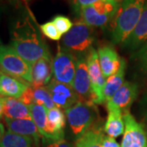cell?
<instances>
[{"label":"cell","instance_id":"484cf974","mask_svg":"<svg viewBox=\"0 0 147 147\" xmlns=\"http://www.w3.org/2000/svg\"><path fill=\"white\" fill-rule=\"evenodd\" d=\"M54 23L55 26L57 27L58 31L61 34H67L73 27V22L67 16H62V15H57L56 16L52 21Z\"/></svg>","mask_w":147,"mask_h":147},{"label":"cell","instance_id":"d590c367","mask_svg":"<svg viewBox=\"0 0 147 147\" xmlns=\"http://www.w3.org/2000/svg\"><path fill=\"white\" fill-rule=\"evenodd\" d=\"M11 1H13V2H16V0H11Z\"/></svg>","mask_w":147,"mask_h":147},{"label":"cell","instance_id":"44dd1931","mask_svg":"<svg viewBox=\"0 0 147 147\" xmlns=\"http://www.w3.org/2000/svg\"><path fill=\"white\" fill-rule=\"evenodd\" d=\"M126 70V61L122 58V64L119 71L114 75L106 79L104 88V97L106 102H108L114 96L115 92L124 84V75Z\"/></svg>","mask_w":147,"mask_h":147},{"label":"cell","instance_id":"6da1fadb","mask_svg":"<svg viewBox=\"0 0 147 147\" xmlns=\"http://www.w3.org/2000/svg\"><path fill=\"white\" fill-rule=\"evenodd\" d=\"M31 13L26 11L12 21L10 26V46L28 63L41 58H52Z\"/></svg>","mask_w":147,"mask_h":147},{"label":"cell","instance_id":"30bf717a","mask_svg":"<svg viewBox=\"0 0 147 147\" xmlns=\"http://www.w3.org/2000/svg\"><path fill=\"white\" fill-rule=\"evenodd\" d=\"M125 130L120 147H147V132L130 113L123 115Z\"/></svg>","mask_w":147,"mask_h":147},{"label":"cell","instance_id":"e0dca14e","mask_svg":"<svg viewBox=\"0 0 147 147\" xmlns=\"http://www.w3.org/2000/svg\"><path fill=\"white\" fill-rule=\"evenodd\" d=\"M108 117L104 126V131L107 136L113 138L119 137L123 134L125 124L123 121V115L119 109L107 103Z\"/></svg>","mask_w":147,"mask_h":147},{"label":"cell","instance_id":"5b68a950","mask_svg":"<svg viewBox=\"0 0 147 147\" xmlns=\"http://www.w3.org/2000/svg\"><path fill=\"white\" fill-rule=\"evenodd\" d=\"M95 34L92 28L81 21H77L62 38L63 48L70 53L84 55L92 47Z\"/></svg>","mask_w":147,"mask_h":147},{"label":"cell","instance_id":"4fadbf2b","mask_svg":"<svg viewBox=\"0 0 147 147\" xmlns=\"http://www.w3.org/2000/svg\"><path fill=\"white\" fill-rule=\"evenodd\" d=\"M97 53L100 68L105 78L108 79L119 71L122 64V58L113 47L109 46L101 47L98 49Z\"/></svg>","mask_w":147,"mask_h":147},{"label":"cell","instance_id":"277c9868","mask_svg":"<svg viewBox=\"0 0 147 147\" xmlns=\"http://www.w3.org/2000/svg\"><path fill=\"white\" fill-rule=\"evenodd\" d=\"M0 69L5 74L31 85V65L10 46L0 45Z\"/></svg>","mask_w":147,"mask_h":147},{"label":"cell","instance_id":"f546056e","mask_svg":"<svg viewBox=\"0 0 147 147\" xmlns=\"http://www.w3.org/2000/svg\"><path fill=\"white\" fill-rule=\"evenodd\" d=\"M45 147H72V146L69 143L65 142L64 139L57 141V142H47V145Z\"/></svg>","mask_w":147,"mask_h":147},{"label":"cell","instance_id":"4dcf8cb0","mask_svg":"<svg viewBox=\"0 0 147 147\" xmlns=\"http://www.w3.org/2000/svg\"><path fill=\"white\" fill-rule=\"evenodd\" d=\"M140 109L142 115L147 119V92L143 95L140 101Z\"/></svg>","mask_w":147,"mask_h":147},{"label":"cell","instance_id":"83f0119b","mask_svg":"<svg viewBox=\"0 0 147 147\" xmlns=\"http://www.w3.org/2000/svg\"><path fill=\"white\" fill-rule=\"evenodd\" d=\"M97 1H100V0H71V3L73 6L74 10L79 14L80 11L83 8L93 4Z\"/></svg>","mask_w":147,"mask_h":147},{"label":"cell","instance_id":"1f68e13d","mask_svg":"<svg viewBox=\"0 0 147 147\" xmlns=\"http://www.w3.org/2000/svg\"><path fill=\"white\" fill-rule=\"evenodd\" d=\"M4 96H0V119L3 115V108H4Z\"/></svg>","mask_w":147,"mask_h":147},{"label":"cell","instance_id":"cb8c5ba5","mask_svg":"<svg viewBox=\"0 0 147 147\" xmlns=\"http://www.w3.org/2000/svg\"><path fill=\"white\" fill-rule=\"evenodd\" d=\"M34 143L30 137L21 136L10 131H6L0 147H33Z\"/></svg>","mask_w":147,"mask_h":147},{"label":"cell","instance_id":"7402d4cb","mask_svg":"<svg viewBox=\"0 0 147 147\" xmlns=\"http://www.w3.org/2000/svg\"><path fill=\"white\" fill-rule=\"evenodd\" d=\"M28 106L30 111L32 119L36 124L38 130L44 141L47 137V110L43 105L37 104H31Z\"/></svg>","mask_w":147,"mask_h":147},{"label":"cell","instance_id":"5bb4252c","mask_svg":"<svg viewBox=\"0 0 147 147\" xmlns=\"http://www.w3.org/2000/svg\"><path fill=\"white\" fill-rule=\"evenodd\" d=\"M4 121L8 131L21 136L30 137L37 146H38L42 136L33 119H11L4 117Z\"/></svg>","mask_w":147,"mask_h":147},{"label":"cell","instance_id":"f1b7e54d","mask_svg":"<svg viewBox=\"0 0 147 147\" xmlns=\"http://www.w3.org/2000/svg\"><path fill=\"white\" fill-rule=\"evenodd\" d=\"M103 147H120L119 143L116 142L115 138L110 137L109 136H104L102 140Z\"/></svg>","mask_w":147,"mask_h":147},{"label":"cell","instance_id":"603a6c76","mask_svg":"<svg viewBox=\"0 0 147 147\" xmlns=\"http://www.w3.org/2000/svg\"><path fill=\"white\" fill-rule=\"evenodd\" d=\"M102 131L96 128H89L78 138L75 142V147H103Z\"/></svg>","mask_w":147,"mask_h":147},{"label":"cell","instance_id":"9a60e30c","mask_svg":"<svg viewBox=\"0 0 147 147\" xmlns=\"http://www.w3.org/2000/svg\"><path fill=\"white\" fill-rule=\"evenodd\" d=\"M19 100L27 105L31 104L43 105L47 110L57 107L53 102L50 92L45 87H28L26 92L23 93Z\"/></svg>","mask_w":147,"mask_h":147},{"label":"cell","instance_id":"f35d334b","mask_svg":"<svg viewBox=\"0 0 147 147\" xmlns=\"http://www.w3.org/2000/svg\"><path fill=\"white\" fill-rule=\"evenodd\" d=\"M146 132H147V131H146Z\"/></svg>","mask_w":147,"mask_h":147},{"label":"cell","instance_id":"ba28073f","mask_svg":"<svg viewBox=\"0 0 147 147\" xmlns=\"http://www.w3.org/2000/svg\"><path fill=\"white\" fill-rule=\"evenodd\" d=\"M73 88L80 101L95 105L87 59L84 55L77 57Z\"/></svg>","mask_w":147,"mask_h":147},{"label":"cell","instance_id":"8fae6325","mask_svg":"<svg viewBox=\"0 0 147 147\" xmlns=\"http://www.w3.org/2000/svg\"><path fill=\"white\" fill-rule=\"evenodd\" d=\"M47 88L53 102L60 109L67 110L79 100V96L72 86L59 82L55 78L52 79L47 84Z\"/></svg>","mask_w":147,"mask_h":147},{"label":"cell","instance_id":"9c48e42d","mask_svg":"<svg viewBox=\"0 0 147 147\" xmlns=\"http://www.w3.org/2000/svg\"><path fill=\"white\" fill-rule=\"evenodd\" d=\"M87 63L89 71L91 86L93 93L95 104H102L105 101L104 97V88L106 79L100 68L98 53L92 47L87 57Z\"/></svg>","mask_w":147,"mask_h":147},{"label":"cell","instance_id":"8992f818","mask_svg":"<svg viewBox=\"0 0 147 147\" xmlns=\"http://www.w3.org/2000/svg\"><path fill=\"white\" fill-rule=\"evenodd\" d=\"M65 112L71 131L78 138L89 129L96 120L97 114L95 105L80 100L65 110Z\"/></svg>","mask_w":147,"mask_h":147},{"label":"cell","instance_id":"4316f807","mask_svg":"<svg viewBox=\"0 0 147 147\" xmlns=\"http://www.w3.org/2000/svg\"><path fill=\"white\" fill-rule=\"evenodd\" d=\"M135 58L141 70L147 75V43L137 50Z\"/></svg>","mask_w":147,"mask_h":147},{"label":"cell","instance_id":"7a4b0ae2","mask_svg":"<svg viewBox=\"0 0 147 147\" xmlns=\"http://www.w3.org/2000/svg\"><path fill=\"white\" fill-rule=\"evenodd\" d=\"M147 0H123L120 3L111 30L115 43H124L141 18Z\"/></svg>","mask_w":147,"mask_h":147},{"label":"cell","instance_id":"7c38bea8","mask_svg":"<svg viewBox=\"0 0 147 147\" xmlns=\"http://www.w3.org/2000/svg\"><path fill=\"white\" fill-rule=\"evenodd\" d=\"M138 85L131 82H124L114 96L107 103L119 109L123 115L129 113V109L137 99Z\"/></svg>","mask_w":147,"mask_h":147},{"label":"cell","instance_id":"8d00e7d4","mask_svg":"<svg viewBox=\"0 0 147 147\" xmlns=\"http://www.w3.org/2000/svg\"><path fill=\"white\" fill-rule=\"evenodd\" d=\"M25 1H29V0H25Z\"/></svg>","mask_w":147,"mask_h":147},{"label":"cell","instance_id":"52a82bcc","mask_svg":"<svg viewBox=\"0 0 147 147\" xmlns=\"http://www.w3.org/2000/svg\"><path fill=\"white\" fill-rule=\"evenodd\" d=\"M77 57L63 47H58L57 55L53 61L54 78L59 82L73 87L76 71Z\"/></svg>","mask_w":147,"mask_h":147},{"label":"cell","instance_id":"d6a6232c","mask_svg":"<svg viewBox=\"0 0 147 147\" xmlns=\"http://www.w3.org/2000/svg\"><path fill=\"white\" fill-rule=\"evenodd\" d=\"M4 134H5V129H4V126L0 123V142H2L3 138L4 137Z\"/></svg>","mask_w":147,"mask_h":147},{"label":"cell","instance_id":"d6986e66","mask_svg":"<svg viewBox=\"0 0 147 147\" xmlns=\"http://www.w3.org/2000/svg\"><path fill=\"white\" fill-rule=\"evenodd\" d=\"M30 84L19 80L10 75L2 73L0 94L6 97H14L19 99Z\"/></svg>","mask_w":147,"mask_h":147},{"label":"cell","instance_id":"d4e9b609","mask_svg":"<svg viewBox=\"0 0 147 147\" xmlns=\"http://www.w3.org/2000/svg\"><path fill=\"white\" fill-rule=\"evenodd\" d=\"M39 28H40V30L42 33V34L51 40L59 41L61 38L62 34L58 31V30L57 29V27L55 26L53 21L46 22V23L41 25Z\"/></svg>","mask_w":147,"mask_h":147},{"label":"cell","instance_id":"3957f363","mask_svg":"<svg viewBox=\"0 0 147 147\" xmlns=\"http://www.w3.org/2000/svg\"><path fill=\"white\" fill-rule=\"evenodd\" d=\"M120 3L115 0H100L80 11L81 21L91 27L106 26L115 17Z\"/></svg>","mask_w":147,"mask_h":147},{"label":"cell","instance_id":"836d02e7","mask_svg":"<svg viewBox=\"0 0 147 147\" xmlns=\"http://www.w3.org/2000/svg\"><path fill=\"white\" fill-rule=\"evenodd\" d=\"M1 79H2V73H0V87H1Z\"/></svg>","mask_w":147,"mask_h":147},{"label":"cell","instance_id":"74e56055","mask_svg":"<svg viewBox=\"0 0 147 147\" xmlns=\"http://www.w3.org/2000/svg\"><path fill=\"white\" fill-rule=\"evenodd\" d=\"M0 45H1V41H0Z\"/></svg>","mask_w":147,"mask_h":147},{"label":"cell","instance_id":"2e32d148","mask_svg":"<svg viewBox=\"0 0 147 147\" xmlns=\"http://www.w3.org/2000/svg\"><path fill=\"white\" fill-rule=\"evenodd\" d=\"M53 74L52 58H41L31 65L32 87H44L50 83Z\"/></svg>","mask_w":147,"mask_h":147},{"label":"cell","instance_id":"ffe728a7","mask_svg":"<svg viewBox=\"0 0 147 147\" xmlns=\"http://www.w3.org/2000/svg\"><path fill=\"white\" fill-rule=\"evenodd\" d=\"M3 115L11 119H32L29 106L14 97H5Z\"/></svg>","mask_w":147,"mask_h":147},{"label":"cell","instance_id":"ac0fdd59","mask_svg":"<svg viewBox=\"0 0 147 147\" xmlns=\"http://www.w3.org/2000/svg\"><path fill=\"white\" fill-rule=\"evenodd\" d=\"M146 43H147V2L137 26L123 44L131 50H138Z\"/></svg>","mask_w":147,"mask_h":147},{"label":"cell","instance_id":"e575fe53","mask_svg":"<svg viewBox=\"0 0 147 147\" xmlns=\"http://www.w3.org/2000/svg\"><path fill=\"white\" fill-rule=\"evenodd\" d=\"M115 1H116V2H119V3H122V2H123V0H115Z\"/></svg>","mask_w":147,"mask_h":147}]
</instances>
